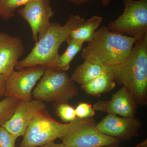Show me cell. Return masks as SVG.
<instances>
[{"mask_svg": "<svg viewBox=\"0 0 147 147\" xmlns=\"http://www.w3.org/2000/svg\"><path fill=\"white\" fill-rule=\"evenodd\" d=\"M85 20L79 15L71 14L63 26L58 22L51 23L48 30L35 42L29 55L24 59L18 61L15 68L18 70L40 66L46 69H57L60 47L71 32Z\"/></svg>", "mask_w": 147, "mask_h": 147, "instance_id": "1", "label": "cell"}, {"mask_svg": "<svg viewBox=\"0 0 147 147\" xmlns=\"http://www.w3.org/2000/svg\"><path fill=\"white\" fill-rule=\"evenodd\" d=\"M138 39L102 26L83 49L81 57L105 67L118 65L128 57Z\"/></svg>", "mask_w": 147, "mask_h": 147, "instance_id": "2", "label": "cell"}, {"mask_svg": "<svg viewBox=\"0 0 147 147\" xmlns=\"http://www.w3.org/2000/svg\"><path fill=\"white\" fill-rule=\"evenodd\" d=\"M106 70L128 91L137 105H147V38L137 40L127 59Z\"/></svg>", "mask_w": 147, "mask_h": 147, "instance_id": "3", "label": "cell"}, {"mask_svg": "<svg viewBox=\"0 0 147 147\" xmlns=\"http://www.w3.org/2000/svg\"><path fill=\"white\" fill-rule=\"evenodd\" d=\"M79 93L75 82L65 71L46 69L32 93L34 100L54 103L68 102Z\"/></svg>", "mask_w": 147, "mask_h": 147, "instance_id": "4", "label": "cell"}, {"mask_svg": "<svg viewBox=\"0 0 147 147\" xmlns=\"http://www.w3.org/2000/svg\"><path fill=\"white\" fill-rule=\"evenodd\" d=\"M59 139L69 147H100L117 145L120 139L101 133L92 117L76 118L66 123Z\"/></svg>", "mask_w": 147, "mask_h": 147, "instance_id": "5", "label": "cell"}, {"mask_svg": "<svg viewBox=\"0 0 147 147\" xmlns=\"http://www.w3.org/2000/svg\"><path fill=\"white\" fill-rule=\"evenodd\" d=\"M125 8L118 18L107 28L138 38H147V0H122Z\"/></svg>", "mask_w": 147, "mask_h": 147, "instance_id": "6", "label": "cell"}, {"mask_svg": "<svg viewBox=\"0 0 147 147\" xmlns=\"http://www.w3.org/2000/svg\"><path fill=\"white\" fill-rule=\"evenodd\" d=\"M66 125L53 118L45 108L32 119L19 147H40L54 142L59 138Z\"/></svg>", "mask_w": 147, "mask_h": 147, "instance_id": "7", "label": "cell"}, {"mask_svg": "<svg viewBox=\"0 0 147 147\" xmlns=\"http://www.w3.org/2000/svg\"><path fill=\"white\" fill-rule=\"evenodd\" d=\"M45 69L43 67L36 66L14 70L7 76L4 96L14 98L20 100H32L34 87Z\"/></svg>", "mask_w": 147, "mask_h": 147, "instance_id": "8", "label": "cell"}, {"mask_svg": "<svg viewBox=\"0 0 147 147\" xmlns=\"http://www.w3.org/2000/svg\"><path fill=\"white\" fill-rule=\"evenodd\" d=\"M50 0L30 2L18 10V13L28 23L31 29L33 40L36 42L48 30L54 13Z\"/></svg>", "mask_w": 147, "mask_h": 147, "instance_id": "9", "label": "cell"}, {"mask_svg": "<svg viewBox=\"0 0 147 147\" xmlns=\"http://www.w3.org/2000/svg\"><path fill=\"white\" fill-rule=\"evenodd\" d=\"M142 123L135 116L119 117L108 114L96 123L101 133L107 136L121 139H129L138 134Z\"/></svg>", "mask_w": 147, "mask_h": 147, "instance_id": "10", "label": "cell"}, {"mask_svg": "<svg viewBox=\"0 0 147 147\" xmlns=\"http://www.w3.org/2000/svg\"><path fill=\"white\" fill-rule=\"evenodd\" d=\"M45 108L44 102L40 100H20L11 117L2 126L17 138L24 136L34 116Z\"/></svg>", "mask_w": 147, "mask_h": 147, "instance_id": "11", "label": "cell"}, {"mask_svg": "<svg viewBox=\"0 0 147 147\" xmlns=\"http://www.w3.org/2000/svg\"><path fill=\"white\" fill-rule=\"evenodd\" d=\"M95 111L123 117H134L137 104L128 91L123 86L113 94L111 99L98 101L93 106Z\"/></svg>", "mask_w": 147, "mask_h": 147, "instance_id": "12", "label": "cell"}, {"mask_svg": "<svg viewBox=\"0 0 147 147\" xmlns=\"http://www.w3.org/2000/svg\"><path fill=\"white\" fill-rule=\"evenodd\" d=\"M25 48L19 37L0 32V74L8 76L14 71Z\"/></svg>", "mask_w": 147, "mask_h": 147, "instance_id": "13", "label": "cell"}, {"mask_svg": "<svg viewBox=\"0 0 147 147\" xmlns=\"http://www.w3.org/2000/svg\"><path fill=\"white\" fill-rule=\"evenodd\" d=\"M106 71V67L91 61L85 60L74 70L71 78L74 82L82 86Z\"/></svg>", "mask_w": 147, "mask_h": 147, "instance_id": "14", "label": "cell"}, {"mask_svg": "<svg viewBox=\"0 0 147 147\" xmlns=\"http://www.w3.org/2000/svg\"><path fill=\"white\" fill-rule=\"evenodd\" d=\"M115 86V79L106 70L90 82L81 86V88L87 94L96 96L110 92Z\"/></svg>", "mask_w": 147, "mask_h": 147, "instance_id": "15", "label": "cell"}, {"mask_svg": "<svg viewBox=\"0 0 147 147\" xmlns=\"http://www.w3.org/2000/svg\"><path fill=\"white\" fill-rule=\"evenodd\" d=\"M102 19L101 16H94L87 21L85 20L71 32L69 36L84 43L89 42L100 26Z\"/></svg>", "mask_w": 147, "mask_h": 147, "instance_id": "16", "label": "cell"}, {"mask_svg": "<svg viewBox=\"0 0 147 147\" xmlns=\"http://www.w3.org/2000/svg\"><path fill=\"white\" fill-rule=\"evenodd\" d=\"M66 41L67 47L62 55H60L57 63V69L66 71L70 68V64L75 56L83 50L84 43L69 36Z\"/></svg>", "mask_w": 147, "mask_h": 147, "instance_id": "17", "label": "cell"}, {"mask_svg": "<svg viewBox=\"0 0 147 147\" xmlns=\"http://www.w3.org/2000/svg\"><path fill=\"white\" fill-rule=\"evenodd\" d=\"M34 1L37 0H0V16L5 20L13 18L17 9Z\"/></svg>", "mask_w": 147, "mask_h": 147, "instance_id": "18", "label": "cell"}, {"mask_svg": "<svg viewBox=\"0 0 147 147\" xmlns=\"http://www.w3.org/2000/svg\"><path fill=\"white\" fill-rule=\"evenodd\" d=\"M20 100L11 97H5L0 100V126L11 117Z\"/></svg>", "mask_w": 147, "mask_h": 147, "instance_id": "19", "label": "cell"}, {"mask_svg": "<svg viewBox=\"0 0 147 147\" xmlns=\"http://www.w3.org/2000/svg\"><path fill=\"white\" fill-rule=\"evenodd\" d=\"M54 105L56 115L64 122L69 123L77 118L75 108L68 102L54 103Z\"/></svg>", "mask_w": 147, "mask_h": 147, "instance_id": "20", "label": "cell"}, {"mask_svg": "<svg viewBox=\"0 0 147 147\" xmlns=\"http://www.w3.org/2000/svg\"><path fill=\"white\" fill-rule=\"evenodd\" d=\"M76 117L79 119L92 118L95 113L92 106L86 102H80L75 108Z\"/></svg>", "mask_w": 147, "mask_h": 147, "instance_id": "21", "label": "cell"}, {"mask_svg": "<svg viewBox=\"0 0 147 147\" xmlns=\"http://www.w3.org/2000/svg\"><path fill=\"white\" fill-rule=\"evenodd\" d=\"M17 138L2 126H0V147H15Z\"/></svg>", "mask_w": 147, "mask_h": 147, "instance_id": "22", "label": "cell"}, {"mask_svg": "<svg viewBox=\"0 0 147 147\" xmlns=\"http://www.w3.org/2000/svg\"><path fill=\"white\" fill-rule=\"evenodd\" d=\"M7 76V75L0 74V100L4 96L5 88Z\"/></svg>", "mask_w": 147, "mask_h": 147, "instance_id": "23", "label": "cell"}, {"mask_svg": "<svg viewBox=\"0 0 147 147\" xmlns=\"http://www.w3.org/2000/svg\"><path fill=\"white\" fill-rule=\"evenodd\" d=\"M40 147H69L66 145L64 144L63 143L61 144H58L55 142H52L48 143L46 144L41 146Z\"/></svg>", "mask_w": 147, "mask_h": 147, "instance_id": "24", "label": "cell"}, {"mask_svg": "<svg viewBox=\"0 0 147 147\" xmlns=\"http://www.w3.org/2000/svg\"><path fill=\"white\" fill-rule=\"evenodd\" d=\"M67 1L70 2L74 3L80 4L87 2L92 1V0H67Z\"/></svg>", "mask_w": 147, "mask_h": 147, "instance_id": "25", "label": "cell"}, {"mask_svg": "<svg viewBox=\"0 0 147 147\" xmlns=\"http://www.w3.org/2000/svg\"><path fill=\"white\" fill-rule=\"evenodd\" d=\"M102 4L104 6L107 7L110 4L111 0H101Z\"/></svg>", "mask_w": 147, "mask_h": 147, "instance_id": "26", "label": "cell"}, {"mask_svg": "<svg viewBox=\"0 0 147 147\" xmlns=\"http://www.w3.org/2000/svg\"><path fill=\"white\" fill-rule=\"evenodd\" d=\"M137 147H147V140L143 142Z\"/></svg>", "mask_w": 147, "mask_h": 147, "instance_id": "27", "label": "cell"}, {"mask_svg": "<svg viewBox=\"0 0 147 147\" xmlns=\"http://www.w3.org/2000/svg\"><path fill=\"white\" fill-rule=\"evenodd\" d=\"M100 147H119L117 146V145H108V146H104Z\"/></svg>", "mask_w": 147, "mask_h": 147, "instance_id": "28", "label": "cell"}]
</instances>
